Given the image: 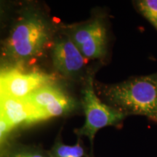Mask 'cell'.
<instances>
[{"mask_svg": "<svg viewBox=\"0 0 157 157\" xmlns=\"http://www.w3.org/2000/svg\"><path fill=\"white\" fill-rule=\"evenodd\" d=\"M102 92L111 106L124 114L143 116L157 123V74L105 86Z\"/></svg>", "mask_w": 157, "mask_h": 157, "instance_id": "1", "label": "cell"}, {"mask_svg": "<svg viewBox=\"0 0 157 157\" xmlns=\"http://www.w3.org/2000/svg\"><path fill=\"white\" fill-rule=\"evenodd\" d=\"M82 106L85 113V123L74 131L78 137H87L92 148L95 135L100 129L109 126H115L124 120L126 115L101 101L95 94L93 76L88 78L82 90Z\"/></svg>", "mask_w": 157, "mask_h": 157, "instance_id": "2", "label": "cell"}, {"mask_svg": "<svg viewBox=\"0 0 157 157\" xmlns=\"http://www.w3.org/2000/svg\"><path fill=\"white\" fill-rule=\"evenodd\" d=\"M49 39V30L44 21L38 17H27L13 29L8 48L15 58L28 60L42 54Z\"/></svg>", "mask_w": 157, "mask_h": 157, "instance_id": "3", "label": "cell"}, {"mask_svg": "<svg viewBox=\"0 0 157 157\" xmlns=\"http://www.w3.org/2000/svg\"><path fill=\"white\" fill-rule=\"evenodd\" d=\"M71 39L86 59H99L106 53L107 31L103 21L99 19L76 28Z\"/></svg>", "mask_w": 157, "mask_h": 157, "instance_id": "4", "label": "cell"}, {"mask_svg": "<svg viewBox=\"0 0 157 157\" xmlns=\"http://www.w3.org/2000/svg\"><path fill=\"white\" fill-rule=\"evenodd\" d=\"M42 113L44 119L60 117L74 108V101L62 90L48 85L23 98Z\"/></svg>", "mask_w": 157, "mask_h": 157, "instance_id": "5", "label": "cell"}, {"mask_svg": "<svg viewBox=\"0 0 157 157\" xmlns=\"http://www.w3.org/2000/svg\"><path fill=\"white\" fill-rule=\"evenodd\" d=\"M56 78L42 72L23 73L13 69L2 74L1 91L12 97L23 98L39 88L51 85Z\"/></svg>", "mask_w": 157, "mask_h": 157, "instance_id": "6", "label": "cell"}, {"mask_svg": "<svg viewBox=\"0 0 157 157\" xmlns=\"http://www.w3.org/2000/svg\"><path fill=\"white\" fill-rule=\"evenodd\" d=\"M0 115L15 128L45 120L42 113L24 98L10 96L0 91Z\"/></svg>", "mask_w": 157, "mask_h": 157, "instance_id": "7", "label": "cell"}, {"mask_svg": "<svg viewBox=\"0 0 157 157\" xmlns=\"http://www.w3.org/2000/svg\"><path fill=\"white\" fill-rule=\"evenodd\" d=\"M52 58L55 68L67 76H73L79 73L87 60L71 38L63 39L55 44Z\"/></svg>", "mask_w": 157, "mask_h": 157, "instance_id": "8", "label": "cell"}, {"mask_svg": "<svg viewBox=\"0 0 157 157\" xmlns=\"http://www.w3.org/2000/svg\"><path fill=\"white\" fill-rule=\"evenodd\" d=\"M48 152L50 157H90L82 145L80 137H78L77 143L74 146L64 144L58 138Z\"/></svg>", "mask_w": 157, "mask_h": 157, "instance_id": "9", "label": "cell"}, {"mask_svg": "<svg viewBox=\"0 0 157 157\" xmlns=\"http://www.w3.org/2000/svg\"><path fill=\"white\" fill-rule=\"evenodd\" d=\"M136 5L143 16L157 30V0H140Z\"/></svg>", "mask_w": 157, "mask_h": 157, "instance_id": "10", "label": "cell"}, {"mask_svg": "<svg viewBox=\"0 0 157 157\" xmlns=\"http://www.w3.org/2000/svg\"><path fill=\"white\" fill-rule=\"evenodd\" d=\"M7 157H50L48 151L30 146H21L10 153Z\"/></svg>", "mask_w": 157, "mask_h": 157, "instance_id": "11", "label": "cell"}, {"mask_svg": "<svg viewBox=\"0 0 157 157\" xmlns=\"http://www.w3.org/2000/svg\"><path fill=\"white\" fill-rule=\"evenodd\" d=\"M13 129L12 127L0 115V143L3 140L5 137Z\"/></svg>", "mask_w": 157, "mask_h": 157, "instance_id": "12", "label": "cell"}, {"mask_svg": "<svg viewBox=\"0 0 157 157\" xmlns=\"http://www.w3.org/2000/svg\"><path fill=\"white\" fill-rule=\"evenodd\" d=\"M1 82H2V74H0V91H1Z\"/></svg>", "mask_w": 157, "mask_h": 157, "instance_id": "13", "label": "cell"}]
</instances>
